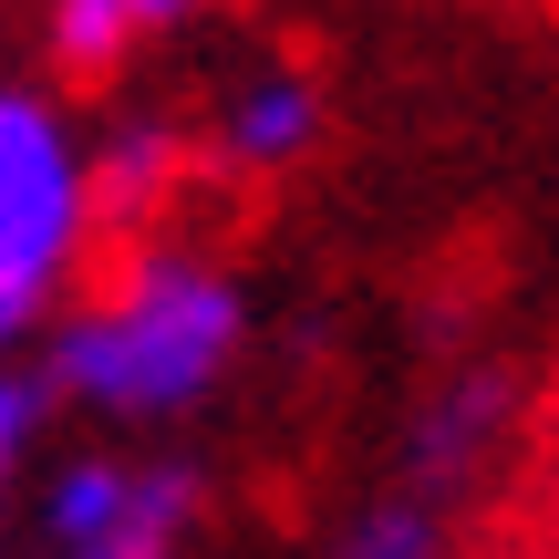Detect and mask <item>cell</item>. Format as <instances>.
<instances>
[{"label": "cell", "instance_id": "6da1fadb", "mask_svg": "<svg viewBox=\"0 0 559 559\" xmlns=\"http://www.w3.org/2000/svg\"><path fill=\"white\" fill-rule=\"evenodd\" d=\"M239 332H249L239 280L187 260V249H156L124 270L115 300H94L52 332V383L104 404V415H187L239 362Z\"/></svg>", "mask_w": 559, "mask_h": 559}, {"label": "cell", "instance_id": "7a4b0ae2", "mask_svg": "<svg viewBox=\"0 0 559 559\" xmlns=\"http://www.w3.org/2000/svg\"><path fill=\"white\" fill-rule=\"evenodd\" d=\"M83 228H94V207H83L73 124L41 94L0 83V353L52 321V290H62V270H73Z\"/></svg>", "mask_w": 559, "mask_h": 559}, {"label": "cell", "instance_id": "3957f363", "mask_svg": "<svg viewBox=\"0 0 559 559\" xmlns=\"http://www.w3.org/2000/svg\"><path fill=\"white\" fill-rule=\"evenodd\" d=\"M508 373H456V383H436V394H425V415H415V445H404V456H415V477L425 487H456V477H477L487 466V445L508 436Z\"/></svg>", "mask_w": 559, "mask_h": 559}, {"label": "cell", "instance_id": "277c9868", "mask_svg": "<svg viewBox=\"0 0 559 559\" xmlns=\"http://www.w3.org/2000/svg\"><path fill=\"white\" fill-rule=\"evenodd\" d=\"M218 145H228V166H300L321 145V94H311V73H249L239 94H228V115H218Z\"/></svg>", "mask_w": 559, "mask_h": 559}, {"label": "cell", "instance_id": "5b68a950", "mask_svg": "<svg viewBox=\"0 0 559 559\" xmlns=\"http://www.w3.org/2000/svg\"><path fill=\"white\" fill-rule=\"evenodd\" d=\"M177 135L166 124H115V135L94 145V166H83V207L94 218H156L166 198H177Z\"/></svg>", "mask_w": 559, "mask_h": 559}, {"label": "cell", "instance_id": "8992f818", "mask_svg": "<svg viewBox=\"0 0 559 559\" xmlns=\"http://www.w3.org/2000/svg\"><path fill=\"white\" fill-rule=\"evenodd\" d=\"M124 477H135V466H104V456H83V466L52 477L41 528L62 539V559H104V539H115V519H124Z\"/></svg>", "mask_w": 559, "mask_h": 559}, {"label": "cell", "instance_id": "52a82bcc", "mask_svg": "<svg viewBox=\"0 0 559 559\" xmlns=\"http://www.w3.org/2000/svg\"><path fill=\"white\" fill-rule=\"evenodd\" d=\"M187 519H198V477H187V466H135L104 559H166V549L187 539Z\"/></svg>", "mask_w": 559, "mask_h": 559}, {"label": "cell", "instance_id": "ba28073f", "mask_svg": "<svg viewBox=\"0 0 559 559\" xmlns=\"http://www.w3.org/2000/svg\"><path fill=\"white\" fill-rule=\"evenodd\" d=\"M321 559H456V549H445V528H436V508H425V498H373L362 519L332 528V549H321Z\"/></svg>", "mask_w": 559, "mask_h": 559}, {"label": "cell", "instance_id": "9c48e42d", "mask_svg": "<svg viewBox=\"0 0 559 559\" xmlns=\"http://www.w3.org/2000/svg\"><path fill=\"white\" fill-rule=\"evenodd\" d=\"M124 41H135V21L115 0H52V62L62 73H115Z\"/></svg>", "mask_w": 559, "mask_h": 559}, {"label": "cell", "instance_id": "30bf717a", "mask_svg": "<svg viewBox=\"0 0 559 559\" xmlns=\"http://www.w3.org/2000/svg\"><path fill=\"white\" fill-rule=\"evenodd\" d=\"M32 436H41V383L0 373V487H11V466L32 456Z\"/></svg>", "mask_w": 559, "mask_h": 559}, {"label": "cell", "instance_id": "8fae6325", "mask_svg": "<svg viewBox=\"0 0 559 559\" xmlns=\"http://www.w3.org/2000/svg\"><path fill=\"white\" fill-rule=\"evenodd\" d=\"M115 11H124V21H135V32H177V21H187V11H198V0H115Z\"/></svg>", "mask_w": 559, "mask_h": 559}]
</instances>
